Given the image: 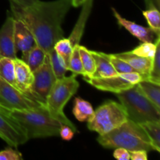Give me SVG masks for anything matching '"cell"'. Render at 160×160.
I'll use <instances>...</instances> for the list:
<instances>
[{
  "label": "cell",
  "instance_id": "6da1fadb",
  "mask_svg": "<svg viewBox=\"0 0 160 160\" xmlns=\"http://www.w3.org/2000/svg\"><path fill=\"white\" fill-rule=\"evenodd\" d=\"M71 6V0H38L28 7L10 2V12L31 31L36 45L48 53L56 42L63 38L62 24Z\"/></svg>",
  "mask_w": 160,
  "mask_h": 160
},
{
  "label": "cell",
  "instance_id": "7a4b0ae2",
  "mask_svg": "<svg viewBox=\"0 0 160 160\" xmlns=\"http://www.w3.org/2000/svg\"><path fill=\"white\" fill-rule=\"evenodd\" d=\"M98 143L106 148H123L129 152L156 151L145 130L139 123L128 120L109 132L99 135Z\"/></svg>",
  "mask_w": 160,
  "mask_h": 160
},
{
  "label": "cell",
  "instance_id": "3957f363",
  "mask_svg": "<svg viewBox=\"0 0 160 160\" xmlns=\"http://www.w3.org/2000/svg\"><path fill=\"white\" fill-rule=\"evenodd\" d=\"M20 123L28 139L59 136L60 123L50 115L46 105L28 110L10 111Z\"/></svg>",
  "mask_w": 160,
  "mask_h": 160
},
{
  "label": "cell",
  "instance_id": "277c9868",
  "mask_svg": "<svg viewBox=\"0 0 160 160\" xmlns=\"http://www.w3.org/2000/svg\"><path fill=\"white\" fill-rule=\"evenodd\" d=\"M79 86L76 74L73 73L69 77H64L62 79L56 80L45 99V105L50 115L59 123L71 127L76 132H78L76 127L67 118L63 109Z\"/></svg>",
  "mask_w": 160,
  "mask_h": 160
},
{
  "label": "cell",
  "instance_id": "5b68a950",
  "mask_svg": "<svg viewBox=\"0 0 160 160\" xmlns=\"http://www.w3.org/2000/svg\"><path fill=\"white\" fill-rule=\"evenodd\" d=\"M116 95L126 110L129 120L139 124L160 121V110L144 95L138 84Z\"/></svg>",
  "mask_w": 160,
  "mask_h": 160
},
{
  "label": "cell",
  "instance_id": "8992f818",
  "mask_svg": "<svg viewBox=\"0 0 160 160\" xmlns=\"http://www.w3.org/2000/svg\"><path fill=\"white\" fill-rule=\"evenodd\" d=\"M128 119L126 110L120 103L108 100L95 109L94 116L88 122V128L103 135L121 125Z\"/></svg>",
  "mask_w": 160,
  "mask_h": 160
},
{
  "label": "cell",
  "instance_id": "52a82bcc",
  "mask_svg": "<svg viewBox=\"0 0 160 160\" xmlns=\"http://www.w3.org/2000/svg\"><path fill=\"white\" fill-rule=\"evenodd\" d=\"M42 103L30 98L19 88L0 78V106L9 111L28 110L42 106Z\"/></svg>",
  "mask_w": 160,
  "mask_h": 160
},
{
  "label": "cell",
  "instance_id": "ba28073f",
  "mask_svg": "<svg viewBox=\"0 0 160 160\" xmlns=\"http://www.w3.org/2000/svg\"><path fill=\"white\" fill-rule=\"evenodd\" d=\"M84 80L98 90L118 94L137 84L142 78L137 72H130L107 78H84Z\"/></svg>",
  "mask_w": 160,
  "mask_h": 160
},
{
  "label": "cell",
  "instance_id": "9c48e42d",
  "mask_svg": "<svg viewBox=\"0 0 160 160\" xmlns=\"http://www.w3.org/2000/svg\"><path fill=\"white\" fill-rule=\"evenodd\" d=\"M0 138L9 146L17 148L29 139L23 127L11 114L10 111L0 106Z\"/></svg>",
  "mask_w": 160,
  "mask_h": 160
},
{
  "label": "cell",
  "instance_id": "30bf717a",
  "mask_svg": "<svg viewBox=\"0 0 160 160\" xmlns=\"http://www.w3.org/2000/svg\"><path fill=\"white\" fill-rule=\"evenodd\" d=\"M33 77L34 79L31 85V90L37 95L38 98L45 104L47 95L56 81L48 53L42 66L33 72Z\"/></svg>",
  "mask_w": 160,
  "mask_h": 160
},
{
  "label": "cell",
  "instance_id": "8fae6325",
  "mask_svg": "<svg viewBox=\"0 0 160 160\" xmlns=\"http://www.w3.org/2000/svg\"><path fill=\"white\" fill-rule=\"evenodd\" d=\"M14 17L8 12L6 20L0 28V57L12 59L17 58L14 41Z\"/></svg>",
  "mask_w": 160,
  "mask_h": 160
},
{
  "label": "cell",
  "instance_id": "7c38bea8",
  "mask_svg": "<svg viewBox=\"0 0 160 160\" xmlns=\"http://www.w3.org/2000/svg\"><path fill=\"white\" fill-rule=\"evenodd\" d=\"M14 68H15V78L17 81V86L19 89L26 94L28 96L39 102L45 104L42 102L37 97V95L31 90V85L33 83V72L31 71L28 64L22 59L16 58L13 59Z\"/></svg>",
  "mask_w": 160,
  "mask_h": 160
},
{
  "label": "cell",
  "instance_id": "4fadbf2b",
  "mask_svg": "<svg viewBox=\"0 0 160 160\" xmlns=\"http://www.w3.org/2000/svg\"><path fill=\"white\" fill-rule=\"evenodd\" d=\"M112 12H113L114 17L117 19V22H118V24L120 27L124 28L134 37L137 38L141 42H153V43H155L156 40L159 38L149 28H145V27L138 24L134 22L127 20V19L121 17V15L114 8H112Z\"/></svg>",
  "mask_w": 160,
  "mask_h": 160
},
{
  "label": "cell",
  "instance_id": "5bb4252c",
  "mask_svg": "<svg viewBox=\"0 0 160 160\" xmlns=\"http://www.w3.org/2000/svg\"><path fill=\"white\" fill-rule=\"evenodd\" d=\"M14 41L17 52L20 51L22 52V59L36 45L35 41L31 31L22 22L16 19L14 22Z\"/></svg>",
  "mask_w": 160,
  "mask_h": 160
},
{
  "label": "cell",
  "instance_id": "9a60e30c",
  "mask_svg": "<svg viewBox=\"0 0 160 160\" xmlns=\"http://www.w3.org/2000/svg\"><path fill=\"white\" fill-rule=\"evenodd\" d=\"M117 57L126 61L137 73L142 78V80H148L152 67V59L137 56L131 51L115 54Z\"/></svg>",
  "mask_w": 160,
  "mask_h": 160
},
{
  "label": "cell",
  "instance_id": "2e32d148",
  "mask_svg": "<svg viewBox=\"0 0 160 160\" xmlns=\"http://www.w3.org/2000/svg\"><path fill=\"white\" fill-rule=\"evenodd\" d=\"M92 6H93V0H85V2L83 3L82 9L78 17V21L75 26L73 27L70 37L68 38L73 48L75 45H80V42L85 29L86 23L92 12Z\"/></svg>",
  "mask_w": 160,
  "mask_h": 160
},
{
  "label": "cell",
  "instance_id": "e0dca14e",
  "mask_svg": "<svg viewBox=\"0 0 160 160\" xmlns=\"http://www.w3.org/2000/svg\"><path fill=\"white\" fill-rule=\"evenodd\" d=\"M95 62V71L92 78H107L118 73L112 67L109 55L100 52L91 51Z\"/></svg>",
  "mask_w": 160,
  "mask_h": 160
},
{
  "label": "cell",
  "instance_id": "ac0fdd59",
  "mask_svg": "<svg viewBox=\"0 0 160 160\" xmlns=\"http://www.w3.org/2000/svg\"><path fill=\"white\" fill-rule=\"evenodd\" d=\"M141 92L160 110V84L148 80H142L138 83Z\"/></svg>",
  "mask_w": 160,
  "mask_h": 160
},
{
  "label": "cell",
  "instance_id": "d6986e66",
  "mask_svg": "<svg viewBox=\"0 0 160 160\" xmlns=\"http://www.w3.org/2000/svg\"><path fill=\"white\" fill-rule=\"evenodd\" d=\"M94 113L95 110L90 102L79 97L75 98L73 114L78 121L88 122L92 118Z\"/></svg>",
  "mask_w": 160,
  "mask_h": 160
},
{
  "label": "cell",
  "instance_id": "ffe728a7",
  "mask_svg": "<svg viewBox=\"0 0 160 160\" xmlns=\"http://www.w3.org/2000/svg\"><path fill=\"white\" fill-rule=\"evenodd\" d=\"M0 78L13 87L19 88L16 81L13 59L8 57H0Z\"/></svg>",
  "mask_w": 160,
  "mask_h": 160
},
{
  "label": "cell",
  "instance_id": "44dd1931",
  "mask_svg": "<svg viewBox=\"0 0 160 160\" xmlns=\"http://www.w3.org/2000/svg\"><path fill=\"white\" fill-rule=\"evenodd\" d=\"M46 54L47 53L42 48L36 45L28 52V54L22 59V60L24 61L30 67L31 71L34 72L43 63Z\"/></svg>",
  "mask_w": 160,
  "mask_h": 160
},
{
  "label": "cell",
  "instance_id": "7402d4cb",
  "mask_svg": "<svg viewBox=\"0 0 160 160\" xmlns=\"http://www.w3.org/2000/svg\"><path fill=\"white\" fill-rule=\"evenodd\" d=\"M79 52L84 70V78H92L95 71V62L90 50L79 45Z\"/></svg>",
  "mask_w": 160,
  "mask_h": 160
},
{
  "label": "cell",
  "instance_id": "603a6c76",
  "mask_svg": "<svg viewBox=\"0 0 160 160\" xmlns=\"http://www.w3.org/2000/svg\"><path fill=\"white\" fill-rule=\"evenodd\" d=\"M48 54L49 56L52 69L53 73H54L56 80L62 79L64 77H66V73L68 70H67L62 57L56 52L54 48L50 50Z\"/></svg>",
  "mask_w": 160,
  "mask_h": 160
},
{
  "label": "cell",
  "instance_id": "cb8c5ba5",
  "mask_svg": "<svg viewBox=\"0 0 160 160\" xmlns=\"http://www.w3.org/2000/svg\"><path fill=\"white\" fill-rule=\"evenodd\" d=\"M156 151L160 152V121H149L142 123Z\"/></svg>",
  "mask_w": 160,
  "mask_h": 160
},
{
  "label": "cell",
  "instance_id": "d4e9b609",
  "mask_svg": "<svg viewBox=\"0 0 160 160\" xmlns=\"http://www.w3.org/2000/svg\"><path fill=\"white\" fill-rule=\"evenodd\" d=\"M53 48L63 59L66 67L68 70L69 63H70L72 52H73V47H72L69 39L62 38L56 42Z\"/></svg>",
  "mask_w": 160,
  "mask_h": 160
},
{
  "label": "cell",
  "instance_id": "484cf974",
  "mask_svg": "<svg viewBox=\"0 0 160 160\" xmlns=\"http://www.w3.org/2000/svg\"><path fill=\"white\" fill-rule=\"evenodd\" d=\"M148 81L160 84V39L156 40V50L154 57L152 58L151 70Z\"/></svg>",
  "mask_w": 160,
  "mask_h": 160
},
{
  "label": "cell",
  "instance_id": "4316f807",
  "mask_svg": "<svg viewBox=\"0 0 160 160\" xmlns=\"http://www.w3.org/2000/svg\"><path fill=\"white\" fill-rule=\"evenodd\" d=\"M149 28L152 30L157 36H160V13L156 9H149L142 12Z\"/></svg>",
  "mask_w": 160,
  "mask_h": 160
},
{
  "label": "cell",
  "instance_id": "83f0119b",
  "mask_svg": "<svg viewBox=\"0 0 160 160\" xmlns=\"http://www.w3.org/2000/svg\"><path fill=\"white\" fill-rule=\"evenodd\" d=\"M79 45H75L73 48L71 58L69 63L68 70L73 72L74 74H81L84 76V70H83L82 62H81V56L79 52Z\"/></svg>",
  "mask_w": 160,
  "mask_h": 160
},
{
  "label": "cell",
  "instance_id": "f1b7e54d",
  "mask_svg": "<svg viewBox=\"0 0 160 160\" xmlns=\"http://www.w3.org/2000/svg\"><path fill=\"white\" fill-rule=\"evenodd\" d=\"M156 42L155 43H153V42H142L140 45L136 47L131 52L134 54L137 55V56L152 59L155 56V53H156Z\"/></svg>",
  "mask_w": 160,
  "mask_h": 160
},
{
  "label": "cell",
  "instance_id": "f546056e",
  "mask_svg": "<svg viewBox=\"0 0 160 160\" xmlns=\"http://www.w3.org/2000/svg\"><path fill=\"white\" fill-rule=\"evenodd\" d=\"M108 55H109V60H110L112 67H113V68L115 69V70L118 74L119 73H130V72H136L126 61L117 57L115 54Z\"/></svg>",
  "mask_w": 160,
  "mask_h": 160
},
{
  "label": "cell",
  "instance_id": "4dcf8cb0",
  "mask_svg": "<svg viewBox=\"0 0 160 160\" xmlns=\"http://www.w3.org/2000/svg\"><path fill=\"white\" fill-rule=\"evenodd\" d=\"M14 147L9 146L0 152V160H22L23 156Z\"/></svg>",
  "mask_w": 160,
  "mask_h": 160
},
{
  "label": "cell",
  "instance_id": "1f68e13d",
  "mask_svg": "<svg viewBox=\"0 0 160 160\" xmlns=\"http://www.w3.org/2000/svg\"><path fill=\"white\" fill-rule=\"evenodd\" d=\"M76 131L67 124L60 123V128H59V136L62 138V139L65 141H70L74 136V134Z\"/></svg>",
  "mask_w": 160,
  "mask_h": 160
},
{
  "label": "cell",
  "instance_id": "d6a6232c",
  "mask_svg": "<svg viewBox=\"0 0 160 160\" xmlns=\"http://www.w3.org/2000/svg\"><path fill=\"white\" fill-rule=\"evenodd\" d=\"M113 157L118 160H129L131 159V155L128 150L123 148H114Z\"/></svg>",
  "mask_w": 160,
  "mask_h": 160
},
{
  "label": "cell",
  "instance_id": "836d02e7",
  "mask_svg": "<svg viewBox=\"0 0 160 160\" xmlns=\"http://www.w3.org/2000/svg\"><path fill=\"white\" fill-rule=\"evenodd\" d=\"M131 159L132 160H147L148 155L145 150H136V151L130 152Z\"/></svg>",
  "mask_w": 160,
  "mask_h": 160
},
{
  "label": "cell",
  "instance_id": "e575fe53",
  "mask_svg": "<svg viewBox=\"0 0 160 160\" xmlns=\"http://www.w3.org/2000/svg\"><path fill=\"white\" fill-rule=\"evenodd\" d=\"M38 0H9V2L13 3L20 7H28V6H32Z\"/></svg>",
  "mask_w": 160,
  "mask_h": 160
},
{
  "label": "cell",
  "instance_id": "d590c367",
  "mask_svg": "<svg viewBox=\"0 0 160 160\" xmlns=\"http://www.w3.org/2000/svg\"><path fill=\"white\" fill-rule=\"evenodd\" d=\"M145 2L147 9H156L159 10L160 0H145Z\"/></svg>",
  "mask_w": 160,
  "mask_h": 160
},
{
  "label": "cell",
  "instance_id": "8d00e7d4",
  "mask_svg": "<svg viewBox=\"0 0 160 160\" xmlns=\"http://www.w3.org/2000/svg\"><path fill=\"white\" fill-rule=\"evenodd\" d=\"M71 2L72 6H74V7H79V6H82L85 0H71Z\"/></svg>",
  "mask_w": 160,
  "mask_h": 160
}]
</instances>
